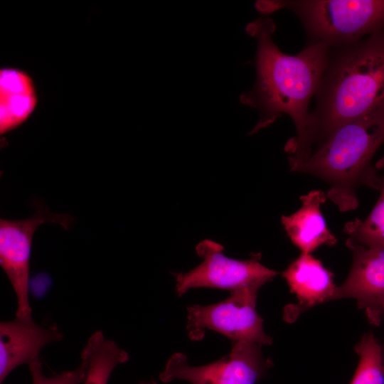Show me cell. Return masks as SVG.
I'll use <instances>...</instances> for the list:
<instances>
[{
	"label": "cell",
	"mask_w": 384,
	"mask_h": 384,
	"mask_svg": "<svg viewBox=\"0 0 384 384\" xmlns=\"http://www.w3.org/2000/svg\"><path fill=\"white\" fill-rule=\"evenodd\" d=\"M315 100L302 138L284 146L289 156H306L338 127L384 107V28L331 47Z\"/></svg>",
	"instance_id": "1"
},
{
	"label": "cell",
	"mask_w": 384,
	"mask_h": 384,
	"mask_svg": "<svg viewBox=\"0 0 384 384\" xmlns=\"http://www.w3.org/2000/svg\"><path fill=\"white\" fill-rule=\"evenodd\" d=\"M245 30L257 43L256 79L251 90L240 96V101L260 112L249 134L269 127L285 114L296 129V135L287 142H296L305 132L309 102L319 87L331 46L321 41L307 44L295 55L284 53L273 41L276 24L267 17L250 22Z\"/></svg>",
	"instance_id": "2"
},
{
	"label": "cell",
	"mask_w": 384,
	"mask_h": 384,
	"mask_svg": "<svg viewBox=\"0 0 384 384\" xmlns=\"http://www.w3.org/2000/svg\"><path fill=\"white\" fill-rule=\"evenodd\" d=\"M384 143V107L342 124L306 156H288L290 171L316 176L330 186L326 193L341 212L358 206L361 186L380 191L382 177L371 165Z\"/></svg>",
	"instance_id": "3"
},
{
	"label": "cell",
	"mask_w": 384,
	"mask_h": 384,
	"mask_svg": "<svg viewBox=\"0 0 384 384\" xmlns=\"http://www.w3.org/2000/svg\"><path fill=\"white\" fill-rule=\"evenodd\" d=\"M255 8L262 15L282 9L293 12L304 28L306 45L324 41L339 46L384 28V0L257 1Z\"/></svg>",
	"instance_id": "4"
},
{
	"label": "cell",
	"mask_w": 384,
	"mask_h": 384,
	"mask_svg": "<svg viewBox=\"0 0 384 384\" xmlns=\"http://www.w3.org/2000/svg\"><path fill=\"white\" fill-rule=\"evenodd\" d=\"M260 287L250 286L233 289L226 299L218 303L187 307L186 329L193 341L201 340L206 329L217 331L233 341H249L270 345L271 337L262 326V319L256 311Z\"/></svg>",
	"instance_id": "5"
},
{
	"label": "cell",
	"mask_w": 384,
	"mask_h": 384,
	"mask_svg": "<svg viewBox=\"0 0 384 384\" xmlns=\"http://www.w3.org/2000/svg\"><path fill=\"white\" fill-rule=\"evenodd\" d=\"M36 205L35 213L28 218L0 219V265L16 297L15 316L21 318H32L28 292L32 240L36 230L46 223H55L68 230L75 220L68 214L51 213L40 203Z\"/></svg>",
	"instance_id": "6"
},
{
	"label": "cell",
	"mask_w": 384,
	"mask_h": 384,
	"mask_svg": "<svg viewBox=\"0 0 384 384\" xmlns=\"http://www.w3.org/2000/svg\"><path fill=\"white\" fill-rule=\"evenodd\" d=\"M224 247L210 240L200 242L196 250L202 262L186 273H174L176 289L182 296L189 289L212 287L229 292L245 287H262L279 273L260 262V254L239 260L223 254Z\"/></svg>",
	"instance_id": "7"
},
{
	"label": "cell",
	"mask_w": 384,
	"mask_h": 384,
	"mask_svg": "<svg viewBox=\"0 0 384 384\" xmlns=\"http://www.w3.org/2000/svg\"><path fill=\"white\" fill-rule=\"evenodd\" d=\"M231 351L218 361L201 366H191L187 357L175 353L169 358L159 378L164 383L175 379L192 384H255L271 366L262 355V345L233 341Z\"/></svg>",
	"instance_id": "8"
},
{
	"label": "cell",
	"mask_w": 384,
	"mask_h": 384,
	"mask_svg": "<svg viewBox=\"0 0 384 384\" xmlns=\"http://www.w3.org/2000/svg\"><path fill=\"white\" fill-rule=\"evenodd\" d=\"M353 252L351 271L336 287L331 300L353 298L365 311L369 323L378 326L384 317V250L350 245Z\"/></svg>",
	"instance_id": "9"
},
{
	"label": "cell",
	"mask_w": 384,
	"mask_h": 384,
	"mask_svg": "<svg viewBox=\"0 0 384 384\" xmlns=\"http://www.w3.org/2000/svg\"><path fill=\"white\" fill-rule=\"evenodd\" d=\"M63 334L55 324L43 326L32 318L15 316L0 323V384L17 367L39 360L41 350Z\"/></svg>",
	"instance_id": "10"
},
{
	"label": "cell",
	"mask_w": 384,
	"mask_h": 384,
	"mask_svg": "<svg viewBox=\"0 0 384 384\" xmlns=\"http://www.w3.org/2000/svg\"><path fill=\"white\" fill-rule=\"evenodd\" d=\"M326 199L324 191L312 190L300 196L302 205L297 211L281 218L288 238L302 254H311L321 245L333 246L337 242L321 212Z\"/></svg>",
	"instance_id": "11"
},
{
	"label": "cell",
	"mask_w": 384,
	"mask_h": 384,
	"mask_svg": "<svg viewBox=\"0 0 384 384\" xmlns=\"http://www.w3.org/2000/svg\"><path fill=\"white\" fill-rule=\"evenodd\" d=\"M282 277L299 302L293 311L295 314L331 301L336 287L333 274L311 254L301 253L282 272Z\"/></svg>",
	"instance_id": "12"
},
{
	"label": "cell",
	"mask_w": 384,
	"mask_h": 384,
	"mask_svg": "<svg viewBox=\"0 0 384 384\" xmlns=\"http://www.w3.org/2000/svg\"><path fill=\"white\" fill-rule=\"evenodd\" d=\"M36 90L25 71L4 68L0 70V134H4L22 124L37 104Z\"/></svg>",
	"instance_id": "13"
},
{
	"label": "cell",
	"mask_w": 384,
	"mask_h": 384,
	"mask_svg": "<svg viewBox=\"0 0 384 384\" xmlns=\"http://www.w3.org/2000/svg\"><path fill=\"white\" fill-rule=\"evenodd\" d=\"M129 360V354L100 331L88 338L81 352L83 376L80 384H107L114 369Z\"/></svg>",
	"instance_id": "14"
},
{
	"label": "cell",
	"mask_w": 384,
	"mask_h": 384,
	"mask_svg": "<svg viewBox=\"0 0 384 384\" xmlns=\"http://www.w3.org/2000/svg\"><path fill=\"white\" fill-rule=\"evenodd\" d=\"M380 194L368 217L356 218L346 223L343 232L348 235L346 245H361L370 249L384 250V176Z\"/></svg>",
	"instance_id": "15"
},
{
	"label": "cell",
	"mask_w": 384,
	"mask_h": 384,
	"mask_svg": "<svg viewBox=\"0 0 384 384\" xmlns=\"http://www.w3.org/2000/svg\"><path fill=\"white\" fill-rule=\"evenodd\" d=\"M355 351L360 358L351 384H384L382 345L373 334H364Z\"/></svg>",
	"instance_id": "16"
},
{
	"label": "cell",
	"mask_w": 384,
	"mask_h": 384,
	"mask_svg": "<svg viewBox=\"0 0 384 384\" xmlns=\"http://www.w3.org/2000/svg\"><path fill=\"white\" fill-rule=\"evenodd\" d=\"M32 384H80L83 376V368L80 366L70 370L63 371L51 376L44 375L40 360L28 365Z\"/></svg>",
	"instance_id": "17"
},
{
	"label": "cell",
	"mask_w": 384,
	"mask_h": 384,
	"mask_svg": "<svg viewBox=\"0 0 384 384\" xmlns=\"http://www.w3.org/2000/svg\"><path fill=\"white\" fill-rule=\"evenodd\" d=\"M375 167L377 169H384V154L375 163Z\"/></svg>",
	"instance_id": "18"
},
{
	"label": "cell",
	"mask_w": 384,
	"mask_h": 384,
	"mask_svg": "<svg viewBox=\"0 0 384 384\" xmlns=\"http://www.w3.org/2000/svg\"><path fill=\"white\" fill-rule=\"evenodd\" d=\"M139 384H157V382L155 380L151 379L149 381H140Z\"/></svg>",
	"instance_id": "19"
},
{
	"label": "cell",
	"mask_w": 384,
	"mask_h": 384,
	"mask_svg": "<svg viewBox=\"0 0 384 384\" xmlns=\"http://www.w3.org/2000/svg\"><path fill=\"white\" fill-rule=\"evenodd\" d=\"M382 355H383V366H384V343L382 344Z\"/></svg>",
	"instance_id": "20"
},
{
	"label": "cell",
	"mask_w": 384,
	"mask_h": 384,
	"mask_svg": "<svg viewBox=\"0 0 384 384\" xmlns=\"http://www.w3.org/2000/svg\"><path fill=\"white\" fill-rule=\"evenodd\" d=\"M383 311H384V304H383Z\"/></svg>",
	"instance_id": "21"
}]
</instances>
